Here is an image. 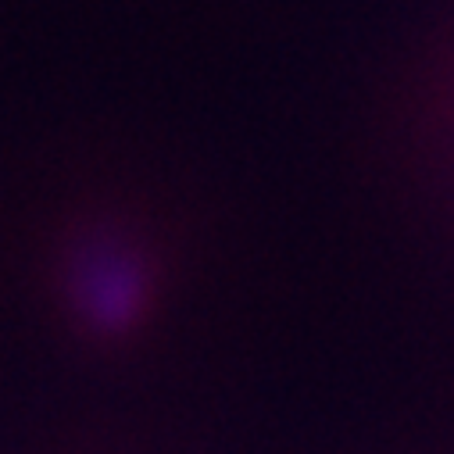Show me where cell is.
Here are the masks:
<instances>
[{"label":"cell","mask_w":454,"mask_h":454,"mask_svg":"<svg viewBox=\"0 0 454 454\" xmlns=\"http://www.w3.org/2000/svg\"><path fill=\"white\" fill-rule=\"evenodd\" d=\"M433 447V454H454V387L447 390V404H443V419L436 426V433L426 440Z\"/></svg>","instance_id":"2"},{"label":"cell","mask_w":454,"mask_h":454,"mask_svg":"<svg viewBox=\"0 0 454 454\" xmlns=\"http://www.w3.org/2000/svg\"><path fill=\"white\" fill-rule=\"evenodd\" d=\"M372 133L383 179L429 237L454 251V8L397 58Z\"/></svg>","instance_id":"1"}]
</instances>
